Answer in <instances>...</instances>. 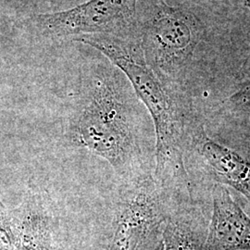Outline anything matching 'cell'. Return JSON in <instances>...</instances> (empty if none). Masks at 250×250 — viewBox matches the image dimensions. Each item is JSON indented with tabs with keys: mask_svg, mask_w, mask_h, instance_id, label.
Returning <instances> with one entry per match:
<instances>
[{
	"mask_svg": "<svg viewBox=\"0 0 250 250\" xmlns=\"http://www.w3.org/2000/svg\"><path fill=\"white\" fill-rule=\"evenodd\" d=\"M104 54L130 81L135 94L148 110L155 129L154 177L174 195H191L188 157L201 125L170 83L162 79L130 44L115 36H83L77 39Z\"/></svg>",
	"mask_w": 250,
	"mask_h": 250,
	"instance_id": "cell-1",
	"label": "cell"
},
{
	"mask_svg": "<svg viewBox=\"0 0 250 250\" xmlns=\"http://www.w3.org/2000/svg\"><path fill=\"white\" fill-rule=\"evenodd\" d=\"M68 135L75 146L108 162L122 183L153 172L137 115L113 71H99L83 85Z\"/></svg>",
	"mask_w": 250,
	"mask_h": 250,
	"instance_id": "cell-2",
	"label": "cell"
},
{
	"mask_svg": "<svg viewBox=\"0 0 250 250\" xmlns=\"http://www.w3.org/2000/svg\"><path fill=\"white\" fill-rule=\"evenodd\" d=\"M178 198L161 187L153 172L122 183L107 250H162L159 237Z\"/></svg>",
	"mask_w": 250,
	"mask_h": 250,
	"instance_id": "cell-3",
	"label": "cell"
},
{
	"mask_svg": "<svg viewBox=\"0 0 250 250\" xmlns=\"http://www.w3.org/2000/svg\"><path fill=\"white\" fill-rule=\"evenodd\" d=\"M200 39V24L191 12L161 2L144 32L146 63L170 83L190 62Z\"/></svg>",
	"mask_w": 250,
	"mask_h": 250,
	"instance_id": "cell-4",
	"label": "cell"
},
{
	"mask_svg": "<svg viewBox=\"0 0 250 250\" xmlns=\"http://www.w3.org/2000/svg\"><path fill=\"white\" fill-rule=\"evenodd\" d=\"M136 3L137 0H89L72 9L40 13L35 22L45 36L120 38L135 30Z\"/></svg>",
	"mask_w": 250,
	"mask_h": 250,
	"instance_id": "cell-5",
	"label": "cell"
},
{
	"mask_svg": "<svg viewBox=\"0 0 250 250\" xmlns=\"http://www.w3.org/2000/svg\"><path fill=\"white\" fill-rule=\"evenodd\" d=\"M205 250H250V217L227 187L214 184Z\"/></svg>",
	"mask_w": 250,
	"mask_h": 250,
	"instance_id": "cell-6",
	"label": "cell"
},
{
	"mask_svg": "<svg viewBox=\"0 0 250 250\" xmlns=\"http://www.w3.org/2000/svg\"><path fill=\"white\" fill-rule=\"evenodd\" d=\"M191 153L199 157L215 184L233 188L250 202V159L212 139L202 125L197 130Z\"/></svg>",
	"mask_w": 250,
	"mask_h": 250,
	"instance_id": "cell-7",
	"label": "cell"
},
{
	"mask_svg": "<svg viewBox=\"0 0 250 250\" xmlns=\"http://www.w3.org/2000/svg\"><path fill=\"white\" fill-rule=\"evenodd\" d=\"M17 213L19 235L15 250H56L58 218L53 201L46 192L29 191Z\"/></svg>",
	"mask_w": 250,
	"mask_h": 250,
	"instance_id": "cell-8",
	"label": "cell"
},
{
	"mask_svg": "<svg viewBox=\"0 0 250 250\" xmlns=\"http://www.w3.org/2000/svg\"><path fill=\"white\" fill-rule=\"evenodd\" d=\"M208 220L193 197L178 198L162 230V250H205Z\"/></svg>",
	"mask_w": 250,
	"mask_h": 250,
	"instance_id": "cell-9",
	"label": "cell"
},
{
	"mask_svg": "<svg viewBox=\"0 0 250 250\" xmlns=\"http://www.w3.org/2000/svg\"><path fill=\"white\" fill-rule=\"evenodd\" d=\"M18 235L17 209H7L0 200V250H15Z\"/></svg>",
	"mask_w": 250,
	"mask_h": 250,
	"instance_id": "cell-10",
	"label": "cell"
},
{
	"mask_svg": "<svg viewBox=\"0 0 250 250\" xmlns=\"http://www.w3.org/2000/svg\"><path fill=\"white\" fill-rule=\"evenodd\" d=\"M228 104L235 110L250 111V78L231 95Z\"/></svg>",
	"mask_w": 250,
	"mask_h": 250,
	"instance_id": "cell-11",
	"label": "cell"
},
{
	"mask_svg": "<svg viewBox=\"0 0 250 250\" xmlns=\"http://www.w3.org/2000/svg\"><path fill=\"white\" fill-rule=\"evenodd\" d=\"M245 1V5L250 9V0H244Z\"/></svg>",
	"mask_w": 250,
	"mask_h": 250,
	"instance_id": "cell-12",
	"label": "cell"
}]
</instances>
